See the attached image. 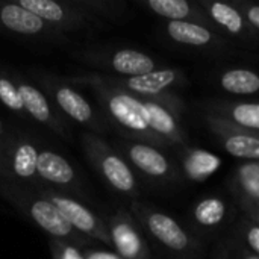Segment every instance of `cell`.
<instances>
[{
    "label": "cell",
    "instance_id": "obj_1",
    "mask_svg": "<svg viewBox=\"0 0 259 259\" xmlns=\"http://www.w3.org/2000/svg\"><path fill=\"white\" fill-rule=\"evenodd\" d=\"M0 197L14 209H17L23 217L49 234L50 238L79 244L83 237L68 225V222L49 199L33 191L32 188H27L26 185L0 179Z\"/></svg>",
    "mask_w": 259,
    "mask_h": 259
},
{
    "label": "cell",
    "instance_id": "obj_2",
    "mask_svg": "<svg viewBox=\"0 0 259 259\" xmlns=\"http://www.w3.org/2000/svg\"><path fill=\"white\" fill-rule=\"evenodd\" d=\"M39 149L21 135H6L0 140V179L14 184H35L38 179ZM38 188L39 185L35 184Z\"/></svg>",
    "mask_w": 259,
    "mask_h": 259
},
{
    "label": "cell",
    "instance_id": "obj_3",
    "mask_svg": "<svg viewBox=\"0 0 259 259\" xmlns=\"http://www.w3.org/2000/svg\"><path fill=\"white\" fill-rule=\"evenodd\" d=\"M39 88L58 106L61 114L74 120L79 124L97 129L99 123L90 102L74 88L70 82L52 73H35Z\"/></svg>",
    "mask_w": 259,
    "mask_h": 259
},
{
    "label": "cell",
    "instance_id": "obj_4",
    "mask_svg": "<svg viewBox=\"0 0 259 259\" xmlns=\"http://www.w3.org/2000/svg\"><path fill=\"white\" fill-rule=\"evenodd\" d=\"M82 144L88 161L114 190L123 194H132L135 191L137 184L132 170L99 137L94 134H83Z\"/></svg>",
    "mask_w": 259,
    "mask_h": 259
},
{
    "label": "cell",
    "instance_id": "obj_5",
    "mask_svg": "<svg viewBox=\"0 0 259 259\" xmlns=\"http://www.w3.org/2000/svg\"><path fill=\"white\" fill-rule=\"evenodd\" d=\"M0 29L35 41L65 44L68 38L18 2H0Z\"/></svg>",
    "mask_w": 259,
    "mask_h": 259
},
{
    "label": "cell",
    "instance_id": "obj_6",
    "mask_svg": "<svg viewBox=\"0 0 259 259\" xmlns=\"http://www.w3.org/2000/svg\"><path fill=\"white\" fill-rule=\"evenodd\" d=\"M36 193L49 199L76 232L83 237L99 240L105 244H111L108 228H105L102 220L85 205H82L71 196L47 185H39L36 188Z\"/></svg>",
    "mask_w": 259,
    "mask_h": 259
},
{
    "label": "cell",
    "instance_id": "obj_7",
    "mask_svg": "<svg viewBox=\"0 0 259 259\" xmlns=\"http://www.w3.org/2000/svg\"><path fill=\"white\" fill-rule=\"evenodd\" d=\"M18 3L64 35L83 30L91 23V12L74 0H18Z\"/></svg>",
    "mask_w": 259,
    "mask_h": 259
},
{
    "label": "cell",
    "instance_id": "obj_8",
    "mask_svg": "<svg viewBox=\"0 0 259 259\" xmlns=\"http://www.w3.org/2000/svg\"><path fill=\"white\" fill-rule=\"evenodd\" d=\"M12 77L20 91L26 115H29L36 123L49 127L56 135L67 140L68 138L67 123L64 117L59 114V111L55 108L52 100L47 97V94L39 87L33 85L32 82H29L26 77H23L18 73H12Z\"/></svg>",
    "mask_w": 259,
    "mask_h": 259
},
{
    "label": "cell",
    "instance_id": "obj_9",
    "mask_svg": "<svg viewBox=\"0 0 259 259\" xmlns=\"http://www.w3.org/2000/svg\"><path fill=\"white\" fill-rule=\"evenodd\" d=\"M36 175L38 179L44 181L47 187H52L62 193H65V190L73 191L79 185L77 175L73 165L62 155L50 149H39Z\"/></svg>",
    "mask_w": 259,
    "mask_h": 259
},
{
    "label": "cell",
    "instance_id": "obj_10",
    "mask_svg": "<svg viewBox=\"0 0 259 259\" xmlns=\"http://www.w3.org/2000/svg\"><path fill=\"white\" fill-rule=\"evenodd\" d=\"M108 234L111 244L123 259H146V246L141 235L123 212L115 214L109 220Z\"/></svg>",
    "mask_w": 259,
    "mask_h": 259
},
{
    "label": "cell",
    "instance_id": "obj_11",
    "mask_svg": "<svg viewBox=\"0 0 259 259\" xmlns=\"http://www.w3.org/2000/svg\"><path fill=\"white\" fill-rule=\"evenodd\" d=\"M93 64H97V65L105 64L117 74L127 76V77L143 76V74L155 71V61L150 56L144 55L143 52L132 50V49L117 50L109 58H106V61H99Z\"/></svg>",
    "mask_w": 259,
    "mask_h": 259
},
{
    "label": "cell",
    "instance_id": "obj_12",
    "mask_svg": "<svg viewBox=\"0 0 259 259\" xmlns=\"http://www.w3.org/2000/svg\"><path fill=\"white\" fill-rule=\"evenodd\" d=\"M146 226L150 234L158 238L165 247L171 250H184L187 249L190 238L184 232V229L168 215L161 212H150L146 215Z\"/></svg>",
    "mask_w": 259,
    "mask_h": 259
},
{
    "label": "cell",
    "instance_id": "obj_13",
    "mask_svg": "<svg viewBox=\"0 0 259 259\" xmlns=\"http://www.w3.org/2000/svg\"><path fill=\"white\" fill-rule=\"evenodd\" d=\"M175 79H176V71L165 68V70H155L143 76L127 77V79L118 80L117 83L137 94L153 96V94L161 93L167 87H170L175 82Z\"/></svg>",
    "mask_w": 259,
    "mask_h": 259
},
{
    "label": "cell",
    "instance_id": "obj_14",
    "mask_svg": "<svg viewBox=\"0 0 259 259\" xmlns=\"http://www.w3.org/2000/svg\"><path fill=\"white\" fill-rule=\"evenodd\" d=\"M127 156L137 168L149 176L161 178L168 171V162L165 156L150 146L131 144L127 147Z\"/></svg>",
    "mask_w": 259,
    "mask_h": 259
},
{
    "label": "cell",
    "instance_id": "obj_15",
    "mask_svg": "<svg viewBox=\"0 0 259 259\" xmlns=\"http://www.w3.org/2000/svg\"><path fill=\"white\" fill-rule=\"evenodd\" d=\"M167 33L171 39L187 44V46H206L212 39V33L196 23L191 21H170L167 24Z\"/></svg>",
    "mask_w": 259,
    "mask_h": 259
},
{
    "label": "cell",
    "instance_id": "obj_16",
    "mask_svg": "<svg viewBox=\"0 0 259 259\" xmlns=\"http://www.w3.org/2000/svg\"><path fill=\"white\" fill-rule=\"evenodd\" d=\"M222 88L231 94H255L259 91V76L250 70H229L220 79Z\"/></svg>",
    "mask_w": 259,
    "mask_h": 259
},
{
    "label": "cell",
    "instance_id": "obj_17",
    "mask_svg": "<svg viewBox=\"0 0 259 259\" xmlns=\"http://www.w3.org/2000/svg\"><path fill=\"white\" fill-rule=\"evenodd\" d=\"M146 114H147V124L152 131L159 132L167 137H178V124L173 115L162 106L155 102H144Z\"/></svg>",
    "mask_w": 259,
    "mask_h": 259
},
{
    "label": "cell",
    "instance_id": "obj_18",
    "mask_svg": "<svg viewBox=\"0 0 259 259\" xmlns=\"http://www.w3.org/2000/svg\"><path fill=\"white\" fill-rule=\"evenodd\" d=\"M225 149L235 158L259 161V138L256 137L241 134L229 135L225 140Z\"/></svg>",
    "mask_w": 259,
    "mask_h": 259
},
{
    "label": "cell",
    "instance_id": "obj_19",
    "mask_svg": "<svg viewBox=\"0 0 259 259\" xmlns=\"http://www.w3.org/2000/svg\"><path fill=\"white\" fill-rule=\"evenodd\" d=\"M0 102L15 115L18 117L26 115L23 100L17 88V83L12 77V73H6L2 68H0Z\"/></svg>",
    "mask_w": 259,
    "mask_h": 259
},
{
    "label": "cell",
    "instance_id": "obj_20",
    "mask_svg": "<svg viewBox=\"0 0 259 259\" xmlns=\"http://www.w3.org/2000/svg\"><path fill=\"white\" fill-rule=\"evenodd\" d=\"M209 14L220 26H223L231 33H240L244 29V21L241 14L235 8L226 3H220V2L211 3Z\"/></svg>",
    "mask_w": 259,
    "mask_h": 259
},
{
    "label": "cell",
    "instance_id": "obj_21",
    "mask_svg": "<svg viewBox=\"0 0 259 259\" xmlns=\"http://www.w3.org/2000/svg\"><path fill=\"white\" fill-rule=\"evenodd\" d=\"M226 214V205L223 200L217 197L205 199L196 205L194 217L203 226H215L219 225Z\"/></svg>",
    "mask_w": 259,
    "mask_h": 259
},
{
    "label": "cell",
    "instance_id": "obj_22",
    "mask_svg": "<svg viewBox=\"0 0 259 259\" xmlns=\"http://www.w3.org/2000/svg\"><path fill=\"white\" fill-rule=\"evenodd\" d=\"M149 8L171 21H182V18L190 15V3L187 0H149Z\"/></svg>",
    "mask_w": 259,
    "mask_h": 259
},
{
    "label": "cell",
    "instance_id": "obj_23",
    "mask_svg": "<svg viewBox=\"0 0 259 259\" xmlns=\"http://www.w3.org/2000/svg\"><path fill=\"white\" fill-rule=\"evenodd\" d=\"M235 123L259 131V103H240L231 111Z\"/></svg>",
    "mask_w": 259,
    "mask_h": 259
},
{
    "label": "cell",
    "instance_id": "obj_24",
    "mask_svg": "<svg viewBox=\"0 0 259 259\" xmlns=\"http://www.w3.org/2000/svg\"><path fill=\"white\" fill-rule=\"evenodd\" d=\"M240 184L244 190V193L259 200V164H246L240 168L238 173Z\"/></svg>",
    "mask_w": 259,
    "mask_h": 259
},
{
    "label": "cell",
    "instance_id": "obj_25",
    "mask_svg": "<svg viewBox=\"0 0 259 259\" xmlns=\"http://www.w3.org/2000/svg\"><path fill=\"white\" fill-rule=\"evenodd\" d=\"M52 259H83V253L71 243L50 238Z\"/></svg>",
    "mask_w": 259,
    "mask_h": 259
},
{
    "label": "cell",
    "instance_id": "obj_26",
    "mask_svg": "<svg viewBox=\"0 0 259 259\" xmlns=\"http://www.w3.org/2000/svg\"><path fill=\"white\" fill-rule=\"evenodd\" d=\"M219 165V159L205 152H196L191 156V168L200 176L202 173H211Z\"/></svg>",
    "mask_w": 259,
    "mask_h": 259
},
{
    "label": "cell",
    "instance_id": "obj_27",
    "mask_svg": "<svg viewBox=\"0 0 259 259\" xmlns=\"http://www.w3.org/2000/svg\"><path fill=\"white\" fill-rule=\"evenodd\" d=\"M83 259H123L118 253L106 252V250H93L83 253Z\"/></svg>",
    "mask_w": 259,
    "mask_h": 259
},
{
    "label": "cell",
    "instance_id": "obj_28",
    "mask_svg": "<svg viewBox=\"0 0 259 259\" xmlns=\"http://www.w3.org/2000/svg\"><path fill=\"white\" fill-rule=\"evenodd\" d=\"M247 244L259 255V226H253L247 232Z\"/></svg>",
    "mask_w": 259,
    "mask_h": 259
},
{
    "label": "cell",
    "instance_id": "obj_29",
    "mask_svg": "<svg viewBox=\"0 0 259 259\" xmlns=\"http://www.w3.org/2000/svg\"><path fill=\"white\" fill-rule=\"evenodd\" d=\"M246 14H247L249 21H250L255 27H258L259 29V6H252V8H249Z\"/></svg>",
    "mask_w": 259,
    "mask_h": 259
},
{
    "label": "cell",
    "instance_id": "obj_30",
    "mask_svg": "<svg viewBox=\"0 0 259 259\" xmlns=\"http://www.w3.org/2000/svg\"><path fill=\"white\" fill-rule=\"evenodd\" d=\"M8 134L5 132V127H3V123H2V120H0V140H3L5 137H6Z\"/></svg>",
    "mask_w": 259,
    "mask_h": 259
},
{
    "label": "cell",
    "instance_id": "obj_31",
    "mask_svg": "<svg viewBox=\"0 0 259 259\" xmlns=\"http://www.w3.org/2000/svg\"><path fill=\"white\" fill-rule=\"evenodd\" d=\"M244 259H259V256H247V258Z\"/></svg>",
    "mask_w": 259,
    "mask_h": 259
}]
</instances>
